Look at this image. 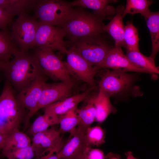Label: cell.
I'll list each match as a JSON object with an SVG mask.
<instances>
[{
	"instance_id": "1",
	"label": "cell",
	"mask_w": 159,
	"mask_h": 159,
	"mask_svg": "<svg viewBox=\"0 0 159 159\" xmlns=\"http://www.w3.org/2000/svg\"><path fill=\"white\" fill-rule=\"evenodd\" d=\"M0 68L6 80L19 91L31 82L44 75L34 53L28 51L19 52L9 62L0 63Z\"/></svg>"
},
{
	"instance_id": "2",
	"label": "cell",
	"mask_w": 159,
	"mask_h": 159,
	"mask_svg": "<svg viewBox=\"0 0 159 159\" xmlns=\"http://www.w3.org/2000/svg\"><path fill=\"white\" fill-rule=\"evenodd\" d=\"M104 19L82 7L74 9L66 22L61 28L64 37L74 41L93 35L105 33Z\"/></svg>"
},
{
	"instance_id": "3",
	"label": "cell",
	"mask_w": 159,
	"mask_h": 159,
	"mask_svg": "<svg viewBox=\"0 0 159 159\" xmlns=\"http://www.w3.org/2000/svg\"><path fill=\"white\" fill-rule=\"evenodd\" d=\"M27 113L16 99L12 85L6 80L0 97V134L7 136L19 129Z\"/></svg>"
},
{
	"instance_id": "4",
	"label": "cell",
	"mask_w": 159,
	"mask_h": 159,
	"mask_svg": "<svg viewBox=\"0 0 159 159\" xmlns=\"http://www.w3.org/2000/svg\"><path fill=\"white\" fill-rule=\"evenodd\" d=\"M98 83L99 92L110 97H123L128 95L134 96L141 95V93L135 88L134 84L136 80L134 74L118 70L104 69Z\"/></svg>"
},
{
	"instance_id": "5",
	"label": "cell",
	"mask_w": 159,
	"mask_h": 159,
	"mask_svg": "<svg viewBox=\"0 0 159 159\" xmlns=\"http://www.w3.org/2000/svg\"><path fill=\"white\" fill-rule=\"evenodd\" d=\"M104 34L66 42L67 48H74L91 65L97 66L104 60L109 51L115 46L111 44Z\"/></svg>"
},
{
	"instance_id": "6",
	"label": "cell",
	"mask_w": 159,
	"mask_h": 159,
	"mask_svg": "<svg viewBox=\"0 0 159 159\" xmlns=\"http://www.w3.org/2000/svg\"><path fill=\"white\" fill-rule=\"evenodd\" d=\"M74 9L70 2L63 0H38L34 16L40 22L61 27Z\"/></svg>"
},
{
	"instance_id": "7",
	"label": "cell",
	"mask_w": 159,
	"mask_h": 159,
	"mask_svg": "<svg viewBox=\"0 0 159 159\" xmlns=\"http://www.w3.org/2000/svg\"><path fill=\"white\" fill-rule=\"evenodd\" d=\"M39 21L34 16H18L11 28L12 39L19 50L28 51L35 48L36 33Z\"/></svg>"
},
{
	"instance_id": "8",
	"label": "cell",
	"mask_w": 159,
	"mask_h": 159,
	"mask_svg": "<svg viewBox=\"0 0 159 159\" xmlns=\"http://www.w3.org/2000/svg\"><path fill=\"white\" fill-rule=\"evenodd\" d=\"M34 53L43 74L53 80L70 82L72 81L65 63L62 61L53 51L44 50L35 47Z\"/></svg>"
},
{
	"instance_id": "9",
	"label": "cell",
	"mask_w": 159,
	"mask_h": 159,
	"mask_svg": "<svg viewBox=\"0 0 159 159\" xmlns=\"http://www.w3.org/2000/svg\"><path fill=\"white\" fill-rule=\"evenodd\" d=\"M61 29L39 21L35 39V47L44 50H57L66 54L68 48Z\"/></svg>"
},
{
	"instance_id": "10",
	"label": "cell",
	"mask_w": 159,
	"mask_h": 159,
	"mask_svg": "<svg viewBox=\"0 0 159 159\" xmlns=\"http://www.w3.org/2000/svg\"><path fill=\"white\" fill-rule=\"evenodd\" d=\"M68 48L65 63L70 75L87 83L91 87L95 88V77L100 70L89 64L74 48Z\"/></svg>"
},
{
	"instance_id": "11",
	"label": "cell",
	"mask_w": 159,
	"mask_h": 159,
	"mask_svg": "<svg viewBox=\"0 0 159 159\" xmlns=\"http://www.w3.org/2000/svg\"><path fill=\"white\" fill-rule=\"evenodd\" d=\"M47 78L42 75L25 86L15 96L19 103L28 110L24 120V130L28 126L32 116L36 112L39 100Z\"/></svg>"
},
{
	"instance_id": "12",
	"label": "cell",
	"mask_w": 159,
	"mask_h": 159,
	"mask_svg": "<svg viewBox=\"0 0 159 159\" xmlns=\"http://www.w3.org/2000/svg\"><path fill=\"white\" fill-rule=\"evenodd\" d=\"M74 85L73 80L70 82H46L39 101L36 112L52 103L71 96Z\"/></svg>"
},
{
	"instance_id": "13",
	"label": "cell",
	"mask_w": 159,
	"mask_h": 159,
	"mask_svg": "<svg viewBox=\"0 0 159 159\" xmlns=\"http://www.w3.org/2000/svg\"><path fill=\"white\" fill-rule=\"evenodd\" d=\"M99 70L110 69L122 72H133L149 73L134 64L124 54L122 49L115 46L109 52L104 60L97 66Z\"/></svg>"
},
{
	"instance_id": "14",
	"label": "cell",
	"mask_w": 159,
	"mask_h": 159,
	"mask_svg": "<svg viewBox=\"0 0 159 159\" xmlns=\"http://www.w3.org/2000/svg\"><path fill=\"white\" fill-rule=\"evenodd\" d=\"M70 139L57 154L59 159H78L89 146L85 134L76 128Z\"/></svg>"
},
{
	"instance_id": "15",
	"label": "cell",
	"mask_w": 159,
	"mask_h": 159,
	"mask_svg": "<svg viewBox=\"0 0 159 159\" xmlns=\"http://www.w3.org/2000/svg\"><path fill=\"white\" fill-rule=\"evenodd\" d=\"M117 1L116 0H76L70 2L72 7L77 6L90 9L93 10V13L104 20H111L116 13V10L108 4Z\"/></svg>"
},
{
	"instance_id": "16",
	"label": "cell",
	"mask_w": 159,
	"mask_h": 159,
	"mask_svg": "<svg viewBox=\"0 0 159 159\" xmlns=\"http://www.w3.org/2000/svg\"><path fill=\"white\" fill-rule=\"evenodd\" d=\"M95 88L91 87L83 92L71 96L62 100L52 103L43 108L44 113L54 114L59 115L66 113L84 101Z\"/></svg>"
},
{
	"instance_id": "17",
	"label": "cell",
	"mask_w": 159,
	"mask_h": 159,
	"mask_svg": "<svg viewBox=\"0 0 159 159\" xmlns=\"http://www.w3.org/2000/svg\"><path fill=\"white\" fill-rule=\"evenodd\" d=\"M116 13L110 21L105 25L104 30L112 38L115 46L120 49L122 47L125 48L124 41V27L122 15L125 8L121 5L116 8Z\"/></svg>"
},
{
	"instance_id": "18",
	"label": "cell",
	"mask_w": 159,
	"mask_h": 159,
	"mask_svg": "<svg viewBox=\"0 0 159 159\" xmlns=\"http://www.w3.org/2000/svg\"><path fill=\"white\" fill-rule=\"evenodd\" d=\"M93 98V94H91L84 100L82 107L77 110L78 119L77 128L85 134L87 129L95 121L96 110Z\"/></svg>"
},
{
	"instance_id": "19",
	"label": "cell",
	"mask_w": 159,
	"mask_h": 159,
	"mask_svg": "<svg viewBox=\"0 0 159 159\" xmlns=\"http://www.w3.org/2000/svg\"><path fill=\"white\" fill-rule=\"evenodd\" d=\"M38 0H0V7L13 17L29 15L34 10Z\"/></svg>"
},
{
	"instance_id": "20",
	"label": "cell",
	"mask_w": 159,
	"mask_h": 159,
	"mask_svg": "<svg viewBox=\"0 0 159 159\" xmlns=\"http://www.w3.org/2000/svg\"><path fill=\"white\" fill-rule=\"evenodd\" d=\"M110 97L99 91L93 94V102L96 110L95 121L98 123L103 122L110 114L117 111L111 103Z\"/></svg>"
},
{
	"instance_id": "21",
	"label": "cell",
	"mask_w": 159,
	"mask_h": 159,
	"mask_svg": "<svg viewBox=\"0 0 159 159\" xmlns=\"http://www.w3.org/2000/svg\"><path fill=\"white\" fill-rule=\"evenodd\" d=\"M60 132L53 126L33 136L32 145L44 149L55 147L62 140Z\"/></svg>"
},
{
	"instance_id": "22",
	"label": "cell",
	"mask_w": 159,
	"mask_h": 159,
	"mask_svg": "<svg viewBox=\"0 0 159 159\" xmlns=\"http://www.w3.org/2000/svg\"><path fill=\"white\" fill-rule=\"evenodd\" d=\"M20 51L13 41L11 32L1 30L0 32V63H6L12 56Z\"/></svg>"
},
{
	"instance_id": "23",
	"label": "cell",
	"mask_w": 159,
	"mask_h": 159,
	"mask_svg": "<svg viewBox=\"0 0 159 159\" xmlns=\"http://www.w3.org/2000/svg\"><path fill=\"white\" fill-rule=\"evenodd\" d=\"M46 150L32 144L24 148L2 151L1 155L8 159H32L43 154Z\"/></svg>"
},
{
	"instance_id": "24",
	"label": "cell",
	"mask_w": 159,
	"mask_h": 159,
	"mask_svg": "<svg viewBox=\"0 0 159 159\" xmlns=\"http://www.w3.org/2000/svg\"><path fill=\"white\" fill-rule=\"evenodd\" d=\"M126 56L136 66L148 72L149 74H159V67H157L155 60L146 56L140 51L127 50Z\"/></svg>"
},
{
	"instance_id": "25",
	"label": "cell",
	"mask_w": 159,
	"mask_h": 159,
	"mask_svg": "<svg viewBox=\"0 0 159 159\" xmlns=\"http://www.w3.org/2000/svg\"><path fill=\"white\" fill-rule=\"evenodd\" d=\"M150 33L152 50L150 56L154 60L159 51V11L151 12L145 19Z\"/></svg>"
},
{
	"instance_id": "26",
	"label": "cell",
	"mask_w": 159,
	"mask_h": 159,
	"mask_svg": "<svg viewBox=\"0 0 159 159\" xmlns=\"http://www.w3.org/2000/svg\"><path fill=\"white\" fill-rule=\"evenodd\" d=\"M59 124L58 115L52 113H44L38 117L28 130V133L33 136L36 133L48 129L50 126Z\"/></svg>"
},
{
	"instance_id": "27",
	"label": "cell",
	"mask_w": 159,
	"mask_h": 159,
	"mask_svg": "<svg viewBox=\"0 0 159 159\" xmlns=\"http://www.w3.org/2000/svg\"><path fill=\"white\" fill-rule=\"evenodd\" d=\"M78 107L72 108L63 114L58 115L61 133H69L71 136L75 132L78 124L77 112Z\"/></svg>"
},
{
	"instance_id": "28",
	"label": "cell",
	"mask_w": 159,
	"mask_h": 159,
	"mask_svg": "<svg viewBox=\"0 0 159 159\" xmlns=\"http://www.w3.org/2000/svg\"><path fill=\"white\" fill-rule=\"evenodd\" d=\"M31 143L28 136L17 129L7 136L2 151L26 147L31 145Z\"/></svg>"
},
{
	"instance_id": "29",
	"label": "cell",
	"mask_w": 159,
	"mask_h": 159,
	"mask_svg": "<svg viewBox=\"0 0 159 159\" xmlns=\"http://www.w3.org/2000/svg\"><path fill=\"white\" fill-rule=\"evenodd\" d=\"M153 1L148 0H127L122 15L124 18L127 14H140L145 19L151 11L149 6Z\"/></svg>"
},
{
	"instance_id": "30",
	"label": "cell",
	"mask_w": 159,
	"mask_h": 159,
	"mask_svg": "<svg viewBox=\"0 0 159 159\" xmlns=\"http://www.w3.org/2000/svg\"><path fill=\"white\" fill-rule=\"evenodd\" d=\"M138 29L130 21L124 27V41L127 50L139 51Z\"/></svg>"
},
{
	"instance_id": "31",
	"label": "cell",
	"mask_w": 159,
	"mask_h": 159,
	"mask_svg": "<svg viewBox=\"0 0 159 159\" xmlns=\"http://www.w3.org/2000/svg\"><path fill=\"white\" fill-rule=\"evenodd\" d=\"M86 141L88 146L98 147L105 142L104 130L99 126L90 127L85 134Z\"/></svg>"
},
{
	"instance_id": "32",
	"label": "cell",
	"mask_w": 159,
	"mask_h": 159,
	"mask_svg": "<svg viewBox=\"0 0 159 159\" xmlns=\"http://www.w3.org/2000/svg\"><path fill=\"white\" fill-rule=\"evenodd\" d=\"M14 21L13 17L0 7V28L1 30H9Z\"/></svg>"
},
{
	"instance_id": "33",
	"label": "cell",
	"mask_w": 159,
	"mask_h": 159,
	"mask_svg": "<svg viewBox=\"0 0 159 159\" xmlns=\"http://www.w3.org/2000/svg\"><path fill=\"white\" fill-rule=\"evenodd\" d=\"M80 157L82 159H105L104 152L97 148H88Z\"/></svg>"
},
{
	"instance_id": "34",
	"label": "cell",
	"mask_w": 159,
	"mask_h": 159,
	"mask_svg": "<svg viewBox=\"0 0 159 159\" xmlns=\"http://www.w3.org/2000/svg\"><path fill=\"white\" fill-rule=\"evenodd\" d=\"M62 140L55 147L49 149L48 153L46 155L44 154L37 156L34 159H59L57 154L63 146Z\"/></svg>"
},
{
	"instance_id": "35",
	"label": "cell",
	"mask_w": 159,
	"mask_h": 159,
	"mask_svg": "<svg viewBox=\"0 0 159 159\" xmlns=\"http://www.w3.org/2000/svg\"><path fill=\"white\" fill-rule=\"evenodd\" d=\"M126 155L127 156L126 159H138L133 156L132 153L130 151L126 153Z\"/></svg>"
},
{
	"instance_id": "36",
	"label": "cell",
	"mask_w": 159,
	"mask_h": 159,
	"mask_svg": "<svg viewBox=\"0 0 159 159\" xmlns=\"http://www.w3.org/2000/svg\"><path fill=\"white\" fill-rule=\"evenodd\" d=\"M107 158L108 159H120L117 155H114L113 154L111 153L108 154Z\"/></svg>"
},
{
	"instance_id": "37",
	"label": "cell",
	"mask_w": 159,
	"mask_h": 159,
	"mask_svg": "<svg viewBox=\"0 0 159 159\" xmlns=\"http://www.w3.org/2000/svg\"><path fill=\"white\" fill-rule=\"evenodd\" d=\"M78 159H82L81 157H80V156L78 158Z\"/></svg>"
}]
</instances>
